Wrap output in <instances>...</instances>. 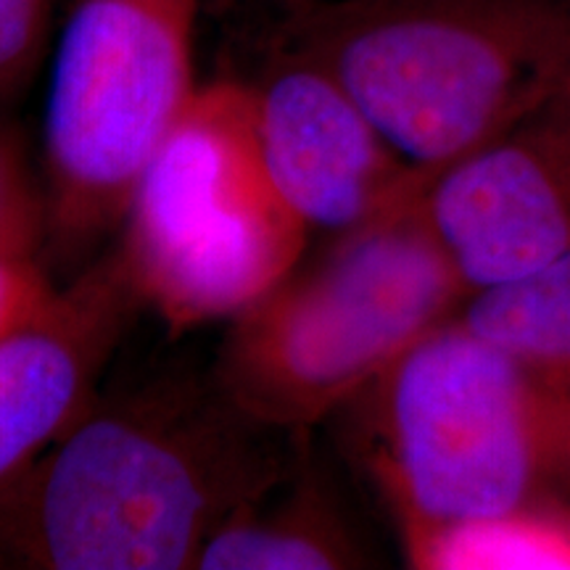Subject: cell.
Masks as SVG:
<instances>
[{"label":"cell","mask_w":570,"mask_h":570,"mask_svg":"<svg viewBox=\"0 0 570 570\" xmlns=\"http://www.w3.org/2000/svg\"><path fill=\"white\" fill-rule=\"evenodd\" d=\"M341 412L399 533L552 508L570 489V396L458 315Z\"/></svg>","instance_id":"obj_3"},{"label":"cell","mask_w":570,"mask_h":570,"mask_svg":"<svg viewBox=\"0 0 570 570\" xmlns=\"http://www.w3.org/2000/svg\"><path fill=\"white\" fill-rule=\"evenodd\" d=\"M53 294L56 285L40 267L38 254L0 252V341L30 323Z\"/></svg>","instance_id":"obj_15"},{"label":"cell","mask_w":570,"mask_h":570,"mask_svg":"<svg viewBox=\"0 0 570 570\" xmlns=\"http://www.w3.org/2000/svg\"><path fill=\"white\" fill-rule=\"evenodd\" d=\"M252 85L269 175L312 233H352L428 185L306 56L281 48Z\"/></svg>","instance_id":"obj_8"},{"label":"cell","mask_w":570,"mask_h":570,"mask_svg":"<svg viewBox=\"0 0 570 570\" xmlns=\"http://www.w3.org/2000/svg\"><path fill=\"white\" fill-rule=\"evenodd\" d=\"M412 194L336 235L230 320L212 375L246 415L306 433L470 296Z\"/></svg>","instance_id":"obj_4"},{"label":"cell","mask_w":570,"mask_h":570,"mask_svg":"<svg viewBox=\"0 0 570 570\" xmlns=\"http://www.w3.org/2000/svg\"><path fill=\"white\" fill-rule=\"evenodd\" d=\"M370 566L325 481L298 452L294 465L206 541L198 570H338Z\"/></svg>","instance_id":"obj_10"},{"label":"cell","mask_w":570,"mask_h":570,"mask_svg":"<svg viewBox=\"0 0 570 570\" xmlns=\"http://www.w3.org/2000/svg\"><path fill=\"white\" fill-rule=\"evenodd\" d=\"M53 0H0V104L30 82L48 38Z\"/></svg>","instance_id":"obj_14"},{"label":"cell","mask_w":570,"mask_h":570,"mask_svg":"<svg viewBox=\"0 0 570 570\" xmlns=\"http://www.w3.org/2000/svg\"><path fill=\"white\" fill-rule=\"evenodd\" d=\"M267 3L277 6V9H283L285 13H296V11L306 9V6L317 3V0H267Z\"/></svg>","instance_id":"obj_16"},{"label":"cell","mask_w":570,"mask_h":570,"mask_svg":"<svg viewBox=\"0 0 570 570\" xmlns=\"http://www.w3.org/2000/svg\"><path fill=\"white\" fill-rule=\"evenodd\" d=\"M458 317L541 383L570 396V252L515 281L475 291Z\"/></svg>","instance_id":"obj_11"},{"label":"cell","mask_w":570,"mask_h":570,"mask_svg":"<svg viewBox=\"0 0 570 570\" xmlns=\"http://www.w3.org/2000/svg\"><path fill=\"white\" fill-rule=\"evenodd\" d=\"M312 230L285 204L256 130L254 85H198L148 161L117 252L173 333L233 320L304 262Z\"/></svg>","instance_id":"obj_5"},{"label":"cell","mask_w":570,"mask_h":570,"mask_svg":"<svg viewBox=\"0 0 570 570\" xmlns=\"http://www.w3.org/2000/svg\"><path fill=\"white\" fill-rule=\"evenodd\" d=\"M428 180L570 85V0H317L283 46Z\"/></svg>","instance_id":"obj_2"},{"label":"cell","mask_w":570,"mask_h":570,"mask_svg":"<svg viewBox=\"0 0 570 570\" xmlns=\"http://www.w3.org/2000/svg\"><path fill=\"white\" fill-rule=\"evenodd\" d=\"M202 0H75L42 125L48 230L88 244L122 225L140 175L196 96Z\"/></svg>","instance_id":"obj_6"},{"label":"cell","mask_w":570,"mask_h":570,"mask_svg":"<svg viewBox=\"0 0 570 570\" xmlns=\"http://www.w3.org/2000/svg\"><path fill=\"white\" fill-rule=\"evenodd\" d=\"M302 433L246 415L214 375L85 412L0 487V550L46 570H188L294 465Z\"/></svg>","instance_id":"obj_1"},{"label":"cell","mask_w":570,"mask_h":570,"mask_svg":"<svg viewBox=\"0 0 570 570\" xmlns=\"http://www.w3.org/2000/svg\"><path fill=\"white\" fill-rule=\"evenodd\" d=\"M46 230V194L32 180L17 138L0 127V252L38 254Z\"/></svg>","instance_id":"obj_13"},{"label":"cell","mask_w":570,"mask_h":570,"mask_svg":"<svg viewBox=\"0 0 570 570\" xmlns=\"http://www.w3.org/2000/svg\"><path fill=\"white\" fill-rule=\"evenodd\" d=\"M423 570H570V515L562 504L425 525L399 533Z\"/></svg>","instance_id":"obj_12"},{"label":"cell","mask_w":570,"mask_h":570,"mask_svg":"<svg viewBox=\"0 0 570 570\" xmlns=\"http://www.w3.org/2000/svg\"><path fill=\"white\" fill-rule=\"evenodd\" d=\"M142 306L114 248L0 341V487L96 404L98 377Z\"/></svg>","instance_id":"obj_9"},{"label":"cell","mask_w":570,"mask_h":570,"mask_svg":"<svg viewBox=\"0 0 570 570\" xmlns=\"http://www.w3.org/2000/svg\"><path fill=\"white\" fill-rule=\"evenodd\" d=\"M470 294L570 252V85L420 194Z\"/></svg>","instance_id":"obj_7"}]
</instances>
